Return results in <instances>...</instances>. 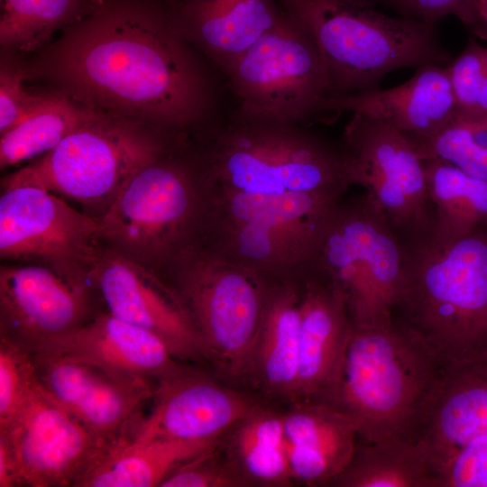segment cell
I'll use <instances>...</instances> for the list:
<instances>
[{"instance_id":"obj_1","label":"cell","mask_w":487,"mask_h":487,"mask_svg":"<svg viewBox=\"0 0 487 487\" xmlns=\"http://www.w3.org/2000/svg\"><path fill=\"white\" fill-rule=\"evenodd\" d=\"M28 65L95 110L185 134L228 108L223 74L179 32L168 0H97Z\"/></svg>"},{"instance_id":"obj_2","label":"cell","mask_w":487,"mask_h":487,"mask_svg":"<svg viewBox=\"0 0 487 487\" xmlns=\"http://www.w3.org/2000/svg\"><path fill=\"white\" fill-rule=\"evenodd\" d=\"M194 133L208 225L250 249L309 246L350 187L340 142L304 124L244 118L228 109Z\"/></svg>"},{"instance_id":"obj_3","label":"cell","mask_w":487,"mask_h":487,"mask_svg":"<svg viewBox=\"0 0 487 487\" xmlns=\"http://www.w3.org/2000/svg\"><path fill=\"white\" fill-rule=\"evenodd\" d=\"M393 319L418 335L442 366L487 354V234L403 240Z\"/></svg>"},{"instance_id":"obj_4","label":"cell","mask_w":487,"mask_h":487,"mask_svg":"<svg viewBox=\"0 0 487 487\" xmlns=\"http://www.w3.org/2000/svg\"><path fill=\"white\" fill-rule=\"evenodd\" d=\"M276 1L314 41L327 77V96L376 89L395 69L443 67L450 60L435 26L388 16L373 7L372 0Z\"/></svg>"},{"instance_id":"obj_5","label":"cell","mask_w":487,"mask_h":487,"mask_svg":"<svg viewBox=\"0 0 487 487\" xmlns=\"http://www.w3.org/2000/svg\"><path fill=\"white\" fill-rule=\"evenodd\" d=\"M441 368L433 350L394 319L382 326H353L325 401L350 417L358 441L409 438Z\"/></svg>"},{"instance_id":"obj_6","label":"cell","mask_w":487,"mask_h":487,"mask_svg":"<svg viewBox=\"0 0 487 487\" xmlns=\"http://www.w3.org/2000/svg\"><path fill=\"white\" fill-rule=\"evenodd\" d=\"M182 138L183 134L90 108L54 149L7 176L3 187L36 186L88 207L99 217L135 173Z\"/></svg>"},{"instance_id":"obj_7","label":"cell","mask_w":487,"mask_h":487,"mask_svg":"<svg viewBox=\"0 0 487 487\" xmlns=\"http://www.w3.org/2000/svg\"><path fill=\"white\" fill-rule=\"evenodd\" d=\"M182 141L135 173L97 217L101 239L160 264L198 243L204 179L197 149L190 156L179 152Z\"/></svg>"},{"instance_id":"obj_8","label":"cell","mask_w":487,"mask_h":487,"mask_svg":"<svg viewBox=\"0 0 487 487\" xmlns=\"http://www.w3.org/2000/svg\"><path fill=\"white\" fill-rule=\"evenodd\" d=\"M311 260L344 295L353 326L393 321L404 244L369 194L338 203Z\"/></svg>"},{"instance_id":"obj_9","label":"cell","mask_w":487,"mask_h":487,"mask_svg":"<svg viewBox=\"0 0 487 487\" xmlns=\"http://www.w3.org/2000/svg\"><path fill=\"white\" fill-rule=\"evenodd\" d=\"M174 291L207 350L234 376L249 372L270 282L268 275L195 244L171 262Z\"/></svg>"},{"instance_id":"obj_10","label":"cell","mask_w":487,"mask_h":487,"mask_svg":"<svg viewBox=\"0 0 487 487\" xmlns=\"http://www.w3.org/2000/svg\"><path fill=\"white\" fill-rule=\"evenodd\" d=\"M229 110L249 119L304 124L328 94L318 50L281 10L277 23L224 73Z\"/></svg>"},{"instance_id":"obj_11","label":"cell","mask_w":487,"mask_h":487,"mask_svg":"<svg viewBox=\"0 0 487 487\" xmlns=\"http://www.w3.org/2000/svg\"><path fill=\"white\" fill-rule=\"evenodd\" d=\"M97 217L32 185L3 187L0 198L2 259L42 265L91 287L101 252Z\"/></svg>"},{"instance_id":"obj_12","label":"cell","mask_w":487,"mask_h":487,"mask_svg":"<svg viewBox=\"0 0 487 487\" xmlns=\"http://www.w3.org/2000/svg\"><path fill=\"white\" fill-rule=\"evenodd\" d=\"M339 142L350 186L365 189L402 240L434 233L435 211L423 161L405 134L353 113Z\"/></svg>"},{"instance_id":"obj_13","label":"cell","mask_w":487,"mask_h":487,"mask_svg":"<svg viewBox=\"0 0 487 487\" xmlns=\"http://www.w3.org/2000/svg\"><path fill=\"white\" fill-rule=\"evenodd\" d=\"M14 452L18 486L75 487L110 446L40 385L0 427Z\"/></svg>"},{"instance_id":"obj_14","label":"cell","mask_w":487,"mask_h":487,"mask_svg":"<svg viewBox=\"0 0 487 487\" xmlns=\"http://www.w3.org/2000/svg\"><path fill=\"white\" fill-rule=\"evenodd\" d=\"M96 314L87 285L38 264L0 269V337L32 355L54 353Z\"/></svg>"},{"instance_id":"obj_15","label":"cell","mask_w":487,"mask_h":487,"mask_svg":"<svg viewBox=\"0 0 487 487\" xmlns=\"http://www.w3.org/2000/svg\"><path fill=\"white\" fill-rule=\"evenodd\" d=\"M106 310L160 337L180 362L209 358L174 291L160 275L118 252L101 253L91 277Z\"/></svg>"},{"instance_id":"obj_16","label":"cell","mask_w":487,"mask_h":487,"mask_svg":"<svg viewBox=\"0 0 487 487\" xmlns=\"http://www.w3.org/2000/svg\"><path fill=\"white\" fill-rule=\"evenodd\" d=\"M44 390L111 446L152 398L155 382L58 354L32 355Z\"/></svg>"},{"instance_id":"obj_17","label":"cell","mask_w":487,"mask_h":487,"mask_svg":"<svg viewBox=\"0 0 487 487\" xmlns=\"http://www.w3.org/2000/svg\"><path fill=\"white\" fill-rule=\"evenodd\" d=\"M152 400L151 412L140 414L124 434L180 441L219 439L256 408L241 393L185 366L159 380Z\"/></svg>"},{"instance_id":"obj_18","label":"cell","mask_w":487,"mask_h":487,"mask_svg":"<svg viewBox=\"0 0 487 487\" xmlns=\"http://www.w3.org/2000/svg\"><path fill=\"white\" fill-rule=\"evenodd\" d=\"M487 436V356L442 366L408 439L420 443L438 481L441 467L461 447Z\"/></svg>"},{"instance_id":"obj_19","label":"cell","mask_w":487,"mask_h":487,"mask_svg":"<svg viewBox=\"0 0 487 487\" xmlns=\"http://www.w3.org/2000/svg\"><path fill=\"white\" fill-rule=\"evenodd\" d=\"M353 324L345 299L313 261L301 269L295 397L325 400L342 364Z\"/></svg>"},{"instance_id":"obj_20","label":"cell","mask_w":487,"mask_h":487,"mask_svg":"<svg viewBox=\"0 0 487 487\" xmlns=\"http://www.w3.org/2000/svg\"><path fill=\"white\" fill-rule=\"evenodd\" d=\"M180 35L224 76L279 20L276 0H168Z\"/></svg>"},{"instance_id":"obj_21","label":"cell","mask_w":487,"mask_h":487,"mask_svg":"<svg viewBox=\"0 0 487 487\" xmlns=\"http://www.w3.org/2000/svg\"><path fill=\"white\" fill-rule=\"evenodd\" d=\"M458 106L446 67L428 64L391 88L325 97L319 113H360L391 125L408 138H426L439 130Z\"/></svg>"},{"instance_id":"obj_22","label":"cell","mask_w":487,"mask_h":487,"mask_svg":"<svg viewBox=\"0 0 487 487\" xmlns=\"http://www.w3.org/2000/svg\"><path fill=\"white\" fill-rule=\"evenodd\" d=\"M282 419L292 478L307 485H330L355 451L358 434L353 420L322 400H302Z\"/></svg>"},{"instance_id":"obj_23","label":"cell","mask_w":487,"mask_h":487,"mask_svg":"<svg viewBox=\"0 0 487 487\" xmlns=\"http://www.w3.org/2000/svg\"><path fill=\"white\" fill-rule=\"evenodd\" d=\"M108 371L157 382L183 365L157 335L98 312L54 353Z\"/></svg>"},{"instance_id":"obj_24","label":"cell","mask_w":487,"mask_h":487,"mask_svg":"<svg viewBox=\"0 0 487 487\" xmlns=\"http://www.w3.org/2000/svg\"><path fill=\"white\" fill-rule=\"evenodd\" d=\"M305 263V262H304ZM271 276L249 372L268 393L295 397L302 265Z\"/></svg>"},{"instance_id":"obj_25","label":"cell","mask_w":487,"mask_h":487,"mask_svg":"<svg viewBox=\"0 0 487 487\" xmlns=\"http://www.w3.org/2000/svg\"><path fill=\"white\" fill-rule=\"evenodd\" d=\"M219 445V439L180 441L123 435L75 487H160L177 468Z\"/></svg>"},{"instance_id":"obj_26","label":"cell","mask_w":487,"mask_h":487,"mask_svg":"<svg viewBox=\"0 0 487 487\" xmlns=\"http://www.w3.org/2000/svg\"><path fill=\"white\" fill-rule=\"evenodd\" d=\"M330 486L438 487V482L436 467L423 446L397 437L358 441L349 464Z\"/></svg>"},{"instance_id":"obj_27","label":"cell","mask_w":487,"mask_h":487,"mask_svg":"<svg viewBox=\"0 0 487 487\" xmlns=\"http://www.w3.org/2000/svg\"><path fill=\"white\" fill-rule=\"evenodd\" d=\"M428 195L434 207V234L458 239L487 225V181L438 159L423 160Z\"/></svg>"},{"instance_id":"obj_28","label":"cell","mask_w":487,"mask_h":487,"mask_svg":"<svg viewBox=\"0 0 487 487\" xmlns=\"http://www.w3.org/2000/svg\"><path fill=\"white\" fill-rule=\"evenodd\" d=\"M231 454L230 463L247 482L286 485L292 479L282 415L256 407L236 425Z\"/></svg>"},{"instance_id":"obj_29","label":"cell","mask_w":487,"mask_h":487,"mask_svg":"<svg viewBox=\"0 0 487 487\" xmlns=\"http://www.w3.org/2000/svg\"><path fill=\"white\" fill-rule=\"evenodd\" d=\"M0 43L4 51H35L52 34L84 18L97 0H0Z\"/></svg>"},{"instance_id":"obj_30","label":"cell","mask_w":487,"mask_h":487,"mask_svg":"<svg viewBox=\"0 0 487 487\" xmlns=\"http://www.w3.org/2000/svg\"><path fill=\"white\" fill-rule=\"evenodd\" d=\"M89 110L60 93L49 94L35 113L1 134V169L51 151L87 117Z\"/></svg>"},{"instance_id":"obj_31","label":"cell","mask_w":487,"mask_h":487,"mask_svg":"<svg viewBox=\"0 0 487 487\" xmlns=\"http://www.w3.org/2000/svg\"><path fill=\"white\" fill-rule=\"evenodd\" d=\"M408 139L422 161L442 160L487 181V111L458 106L434 134Z\"/></svg>"},{"instance_id":"obj_32","label":"cell","mask_w":487,"mask_h":487,"mask_svg":"<svg viewBox=\"0 0 487 487\" xmlns=\"http://www.w3.org/2000/svg\"><path fill=\"white\" fill-rule=\"evenodd\" d=\"M39 385L32 354L0 337V427Z\"/></svg>"},{"instance_id":"obj_33","label":"cell","mask_w":487,"mask_h":487,"mask_svg":"<svg viewBox=\"0 0 487 487\" xmlns=\"http://www.w3.org/2000/svg\"><path fill=\"white\" fill-rule=\"evenodd\" d=\"M446 69L458 106L487 111V47L470 37Z\"/></svg>"},{"instance_id":"obj_34","label":"cell","mask_w":487,"mask_h":487,"mask_svg":"<svg viewBox=\"0 0 487 487\" xmlns=\"http://www.w3.org/2000/svg\"><path fill=\"white\" fill-rule=\"evenodd\" d=\"M23 65L2 55L0 69V133L8 130L35 113L47 100V95H35L23 86Z\"/></svg>"},{"instance_id":"obj_35","label":"cell","mask_w":487,"mask_h":487,"mask_svg":"<svg viewBox=\"0 0 487 487\" xmlns=\"http://www.w3.org/2000/svg\"><path fill=\"white\" fill-rule=\"evenodd\" d=\"M218 446L187 461L160 487H229L247 483L229 462H220Z\"/></svg>"},{"instance_id":"obj_36","label":"cell","mask_w":487,"mask_h":487,"mask_svg":"<svg viewBox=\"0 0 487 487\" xmlns=\"http://www.w3.org/2000/svg\"><path fill=\"white\" fill-rule=\"evenodd\" d=\"M438 487H487V436L454 454L439 470Z\"/></svg>"},{"instance_id":"obj_37","label":"cell","mask_w":487,"mask_h":487,"mask_svg":"<svg viewBox=\"0 0 487 487\" xmlns=\"http://www.w3.org/2000/svg\"><path fill=\"white\" fill-rule=\"evenodd\" d=\"M418 7L421 20L435 26L447 15H454L476 36L487 39V25L482 18L480 0H412Z\"/></svg>"},{"instance_id":"obj_38","label":"cell","mask_w":487,"mask_h":487,"mask_svg":"<svg viewBox=\"0 0 487 487\" xmlns=\"http://www.w3.org/2000/svg\"><path fill=\"white\" fill-rule=\"evenodd\" d=\"M18 486L17 467L7 438L0 434V487Z\"/></svg>"},{"instance_id":"obj_39","label":"cell","mask_w":487,"mask_h":487,"mask_svg":"<svg viewBox=\"0 0 487 487\" xmlns=\"http://www.w3.org/2000/svg\"><path fill=\"white\" fill-rule=\"evenodd\" d=\"M396 8L403 16L421 20L420 13L412 0H379ZM424 22V21H423Z\"/></svg>"},{"instance_id":"obj_40","label":"cell","mask_w":487,"mask_h":487,"mask_svg":"<svg viewBox=\"0 0 487 487\" xmlns=\"http://www.w3.org/2000/svg\"><path fill=\"white\" fill-rule=\"evenodd\" d=\"M478 9L482 18L487 25V0H480Z\"/></svg>"}]
</instances>
